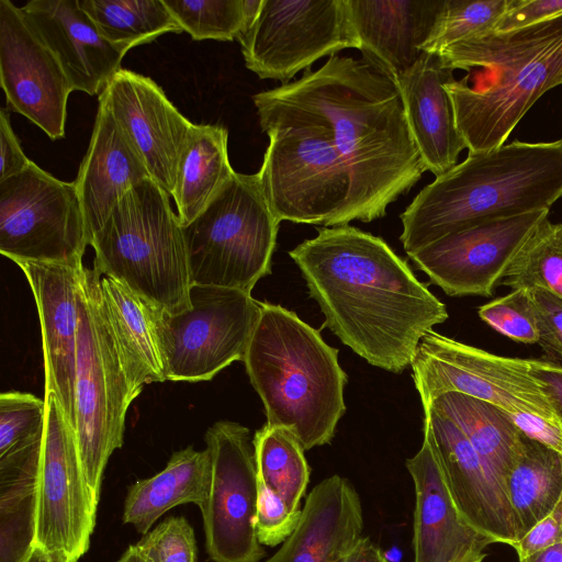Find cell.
I'll use <instances>...</instances> for the list:
<instances>
[{"label":"cell","instance_id":"1","mask_svg":"<svg viewBox=\"0 0 562 562\" xmlns=\"http://www.w3.org/2000/svg\"><path fill=\"white\" fill-rule=\"evenodd\" d=\"M317 232L289 255L325 326L368 363L401 373L447 321L446 305L382 238L348 224Z\"/></svg>","mask_w":562,"mask_h":562},{"label":"cell","instance_id":"2","mask_svg":"<svg viewBox=\"0 0 562 562\" xmlns=\"http://www.w3.org/2000/svg\"><path fill=\"white\" fill-rule=\"evenodd\" d=\"M255 95L329 130L350 176L357 221L383 217L427 170L397 83L364 59L334 55L317 70Z\"/></svg>","mask_w":562,"mask_h":562},{"label":"cell","instance_id":"3","mask_svg":"<svg viewBox=\"0 0 562 562\" xmlns=\"http://www.w3.org/2000/svg\"><path fill=\"white\" fill-rule=\"evenodd\" d=\"M562 198V138L513 140L468 157L426 186L401 214L407 255L457 231L549 210Z\"/></svg>","mask_w":562,"mask_h":562},{"label":"cell","instance_id":"4","mask_svg":"<svg viewBox=\"0 0 562 562\" xmlns=\"http://www.w3.org/2000/svg\"><path fill=\"white\" fill-rule=\"evenodd\" d=\"M439 55L452 70H485L473 87L463 78L446 89L469 153L491 150L505 144L544 92L562 85V14L510 32H488Z\"/></svg>","mask_w":562,"mask_h":562},{"label":"cell","instance_id":"5","mask_svg":"<svg viewBox=\"0 0 562 562\" xmlns=\"http://www.w3.org/2000/svg\"><path fill=\"white\" fill-rule=\"evenodd\" d=\"M338 352L294 312L261 302L243 362L267 424L288 428L304 450L330 443L346 413Z\"/></svg>","mask_w":562,"mask_h":562},{"label":"cell","instance_id":"6","mask_svg":"<svg viewBox=\"0 0 562 562\" xmlns=\"http://www.w3.org/2000/svg\"><path fill=\"white\" fill-rule=\"evenodd\" d=\"M151 178L127 191L92 238L93 269L169 313L191 307L182 224Z\"/></svg>","mask_w":562,"mask_h":562},{"label":"cell","instance_id":"7","mask_svg":"<svg viewBox=\"0 0 562 562\" xmlns=\"http://www.w3.org/2000/svg\"><path fill=\"white\" fill-rule=\"evenodd\" d=\"M268 137L259 175L278 218L335 227L355 221L351 181L329 130L311 116L252 95Z\"/></svg>","mask_w":562,"mask_h":562},{"label":"cell","instance_id":"8","mask_svg":"<svg viewBox=\"0 0 562 562\" xmlns=\"http://www.w3.org/2000/svg\"><path fill=\"white\" fill-rule=\"evenodd\" d=\"M279 223L259 175L235 171L207 206L182 225L191 284L251 293L271 272Z\"/></svg>","mask_w":562,"mask_h":562},{"label":"cell","instance_id":"9","mask_svg":"<svg viewBox=\"0 0 562 562\" xmlns=\"http://www.w3.org/2000/svg\"><path fill=\"white\" fill-rule=\"evenodd\" d=\"M100 281L94 269H83L76 370V439L86 480L98 499L109 458L123 445L125 415L133 402Z\"/></svg>","mask_w":562,"mask_h":562},{"label":"cell","instance_id":"10","mask_svg":"<svg viewBox=\"0 0 562 562\" xmlns=\"http://www.w3.org/2000/svg\"><path fill=\"white\" fill-rule=\"evenodd\" d=\"M190 303L172 314L147 302L167 381H209L243 361L261 314V302L238 289L192 284Z\"/></svg>","mask_w":562,"mask_h":562},{"label":"cell","instance_id":"11","mask_svg":"<svg viewBox=\"0 0 562 562\" xmlns=\"http://www.w3.org/2000/svg\"><path fill=\"white\" fill-rule=\"evenodd\" d=\"M86 221L75 182L31 161L0 181V252L14 262L82 265Z\"/></svg>","mask_w":562,"mask_h":562},{"label":"cell","instance_id":"12","mask_svg":"<svg viewBox=\"0 0 562 562\" xmlns=\"http://www.w3.org/2000/svg\"><path fill=\"white\" fill-rule=\"evenodd\" d=\"M423 408L457 392L487 402L509 415L530 414L562 422L528 369V359L504 357L428 331L412 362Z\"/></svg>","mask_w":562,"mask_h":562},{"label":"cell","instance_id":"13","mask_svg":"<svg viewBox=\"0 0 562 562\" xmlns=\"http://www.w3.org/2000/svg\"><path fill=\"white\" fill-rule=\"evenodd\" d=\"M237 40L250 71L283 85L317 59L360 46L347 0H261Z\"/></svg>","mask_w":562,"mask_h":562},{"label":"cell","instance_id":"14","mask_svg":"<svg viewBox=\"0 0 562 562\" xmlns=\"http://www.w3.org/2000/svg\"><path fill=\"white\" fill-rule=\"evenodd\" d=\"M46 420L32 487V546L78 561L89 550L99 499L86 480L76 434L57 397L45 393Z\"/></svg>","mask_w":562,"mask_h":562},{"label":"cell","instance_id":"15","mask_svg":"<svg viewBox=\"0 0 562 562\" xmlns=\"http://www.w3.org/2000/svg\"><path fill=\"white\" fill-rule=\"evenodd\" d=\"M204 439L212 467L200 508L207 555L213 562H259L266 550L255 525L259 477L254 437L247 427L221 420Z\"/></svg>","mask_w":562,"mask_h":562},{"label":"cell","instance_id":"16","mask_svg":"<svg viewBox=\"0 0 562 562\" xmlns=\"http://www.w3.org/2000/svg\"><path fill=\"white\" fill-rule=\"evenodd\" d=\"M549 210L483 222L408 255L449 296H493L515 256Z\"/></svg>","mask_w":562,"mask_h":562},{"label":"cell","instance_id":"17","mask_svg":"<svg viewBox=\"0 0 562 562\" xmlns=\"http://www.w3.org/2000/svg\"><path fill=\"white\" fill-rule=\"evenodd\" d=\"M0 81L9 111L29 119L53 140L65 136L74 90L56 56L10 0H0Z\"/></svg>","mask_w":562,"mask_h":562},{"label":"cell","instance_id":"18","mask_svg":"<svg viewBox=\"0 0 562 562\" xmlns=\"http://www.w3.org/2000/svg\"><path fill=\"white\" fill-rule=\"evenodd\" d=\"M102 97L143 160L150 178L170 196L179 155L191 123L149 77L120 69Z\"/></svg>","mask_w":562,"mask_h":562},{"label":"cell","instance_id":"19","mask_svg":"<svg viewBox=\"0 0 562 562\" xmlns=\"http://www.w3.org/2000/svg\"><path fill=\"white\" fill-rule=\"evenodd\" d=\"M37 306L45 371V393L54 394L76 434V370L80 284L85 267L18 261Z\"/></svg>","mask_w":562,"mask_h":562},{"label":"cell","instance_id":"20","mask_svg":"<svg viewBox=\"0 0 562 562\" xmlns=\"http://www.w3.org/2000/svg\"><path fill=\"white\" fill-rule=\"evenodd\" d=\"M424 429L462 519L493 542H516L519 531L508 497L462 430L431 408L424 411Z\"/></svg>","mask_w":562,"mask_h":562},{"label":"cell","instance_id":"21","mask_svg":"<svg viewBox=\"0 0 562 562\" xmlns=\"http://www.w3.org/2000/svg\"><path fill=\"white\" fill-rule=\"evenodd\" d=\"M406 461L415 493L414 562H479L493 541L460 516L447 488L429 434Z\"/></svg>","mask_w":562,"mask_h":562},{"label":"cell","instance_id":"22","mask_svg":"<svg viewBox=\"0 0 562 562\" xmlns=\"http://www.w3.org/2000/svg\"><path fill=\"white\" fill-rule=\"evenodd\" d=\"M23 13L63 67L74 91L100 95L126 52L108 42L79 0H31Z\"/></svg>","mask_w":562,"mask_h":562},{"label":"cell","instance_id":"23","mask_svg":"<svg viewBox=\"0 0 562 562\" xmlns=\"http://www.w3.org/2000/svg\"><path fill=\"white\" fill-rule=\"evenodd\" d=\"M363 526L358 492L348 479L331 475L310 492L296 528L265 562H341Z\"/></svg>","mask_w":562,"mask_h":562},{"label":"cell","instance_id":"24","mask_svg":"<svg viewBox=\"0 0 562 562\" xmlns=\"http://www.w3.org/2000/svg\"><path fill=\"white\" fill-rule=\"evenodd\" d=\"M363 59L396 80L418 60L445 0H347Z\"/></svg>","mask_w":562,"mask_h":562},{"label":"cell","instance_id":"25","mask_svg":"<svg viewBox=\"0 0 562 562\" xmlns=\"http://www.w3.org/2000/svg\"><path fill=\"white\" fill-rule=\"evenodd\" d=\"M454 79L439 54L423 53L397 80L408 126L427 170L439 177L467 148L446 85Z\"/></svg>","mask_w":562,"mask_h":562},{"label":"cell","instance_id":"26","mask_svg":"<svg viewBox=\"0 0 562 562\" xmlns=\"http://www.w3.org/2000/svg\"><path fill=\"white\" fill-rule=\"evenodd\" d=\"M146 178L150 176L143 160L99 97L90 143L74 181L89 245L124 194Z\"/></svg>","mask_w":562,"mask_h":562},{"label":"cell","instance_id":"27","mask_svg":"<svg viewBox=\"0 0 562 562\" xmlns=\"http://www.w3.org/2000/svg\"><path fill=\"white\" fill-rule=\"evenodd\" d=\"M211 471L206 449L200 451L189 446L175 452L164 470L128 487L123 522L144 536L158 518L177 505L193 503L201 508L209 495Z\"/></svg>","mask_w":562,"mask_h":562},{"label":"cell","instance_id":"28","mask_svg":"<svg viewBox=\"0 0 562 562\" xmlns=\"http://www.w3.org/2000/svg\"><path fill=\"white\" fill-rule=\"evenodd\" d=\"M100 288L108 322L134 401L145 384L167 381L147 313V301L108 276L101 277Z\"/></svg>","mask_w":562,"mask_h":562},{"label":"cell","instance_id":"29","mask_svg":"<svg viewBox=\"0 0 562 562\" xmlns=\"http://www.w3.org/2000/svg\"><path fill=\"white\" fill-rule=\"evenodd\" d=\"M228 132L221 125L193 124L181 148L172 191L182 225L193 221L234 175Z\"/></svg>","mask_w":562,"mask_h":562},{"label":"cell","instance_id":"30","mask_svg":"<svg viewBox=\"0 0 562 562\" xmlns=\"http://www.w3.org/2000/svg\"><path fill=\"white\" fill-rule=\"evenodd\" d=\"M428 408L446 416L462 430L505 491V480L519 456L522 439V432L509 414L457 392L437 396L424 411Z\"/></svg>","mask_w":562,"mask_h":562},{"label":"cell","instance_id":"31","mask_svg":"<svg viewBox=\"0 0 562 562\" xmlns=\"http://www.w3.org/2000/svg\"><path fill=\"white\" fill-rule=\"evenodd\" d=\"M521 538L562 501V457L522 434L519 456L505 480Z\"/></svg>","mask_w":562,"mask_h":562},{"label":"cell","instance_id":"32","mask_svg":"<svg viewBox=\"0 0 562 562\" xmlns=\"http://www.w3.org/2000/svg\"><path fill=\"white\" fill-rule=\"evenodd\" d=\"M101 35L128 52L162 34L182 30L164 0H79Z\"/></svg>","mask_w":562,"mask_h":562},{"label":"cell","instance_id":"33","mask_svg":"<svg viewBox=\"0 0 562 562\" xmlns=\"http://www.w3.org/2000/svg\"><path fill=\"white\" fill-rule=\"evenodd\" d=\"M254 445L259 480L291 509L301 510L311 469L299 439L288 428L266 423L255 432Z\"/></svg>","mask_w":562,"mask_h":562},{"label":"cell","instance_id":"34","mask_svg":"<svg viewBox=\"0 0 562 562\" xmlns=\"http://www.w3.org/2000/svg\"><path fill=\"white\" fill-rule=\"evenodd\" d=\"M501 285L544 289L562 299V223L542 221L521 246Z\"/></svg>","mask_w":562,"mask_h":562},{"label":"cell","instance_id":"35","mask_svg":"<svg viewBox=\"0 0 562 562\" xmlns=\"http://www.w3.org/2000/svg\"><path fill=\"white\" fill-rule=\"evenodd\" d=\"M192 40L233 41L251 24L261 0H164Z\"/></svg>","mask_w":562,"mask_h":562},{"label":"cell","instance_id":"36","mask_svg":"<svg viewBox=\"0 0 562 562\" xmlns=\"http://www.w3.org/2000/svg\"><path fill=\"white\" fill-rule=\"evenodd\" d=\"M507 3L508 0H445L422 50L440 54L453 44L493 32Z\"/></svg>","mask_w":562,"mask_h":562},{"label":"cell","instance_id":"37","mask_svg":"<svg viewBox=\"0 0 562 562\" xmlns=\"http://www.w3.org/2000/svg\"><path fill=\"white\" fill-rule=\"evenodd\" d=\"M45 420V400L19 391L2 392L0 395V457L43 437Z\"/></svg>","mask_w":562,"mask_h":562},{"label":"cell","instance_id":"38","mask_svg":"<svg viewBox=\"0 0 562 562\" xmlns=\"http://www.w3.org/2000/svg\"><path fill=\"white\" fill-rule=\"evenodd\" d=\"M480 318L501 335L522 344H538L539 328L527 289L512 290L477 308Z\"/></svg>","mask_w":562,"mask_h":562},{"label":"cell","instance_id":"39","mask_svg":"<svg viewBox=\"0 0 562 562\" xmlns=\"http://www.w3.org/2000/svg\"><path fill=\"white\" fill-rule=\"evenodd\" d=\"M148 562H196L194 531L182 517H168L135 544Z\"/></svg>","mask_w":562,"mask_h":562},{"label":"cell","instance_id":"40","mask_svg":"<svg viewBox=\"0 0 562 562\" xmlns=\"http://www.w3.org/2000/svg\"><path fill=\"white\" fill-rule=\"evenodd\" d=\"M301 512L291 509L282 496L259 480L255 525L262 546L282 544L296 528Z\"/></svg>","mask_w":562,"mask_h":562},{"label":"cell","instance_id":"41","mask_svg":"<svg viewBox=\"0 0 562 562\" xmlns=\"http://www.w3.org/2000/svg\"><path fill=\"white\" fill-rule=\"evenodd\" d=\"M538 328V345L562 363V299L544 289L529 290Z\"/></svg>","mask_w":562,"mask_h":562},{"label":"cell","instance_id":"42","mask_svg":"<svg viewBox=\"0 0 562 562\" xmlns=\"http://www.w3.org/2000/svg\"><path fill=\"white\" fill-rule=\"evenodd\" d=\"M558 544H562V501L551 514L537 522L510 547L516 551L519 562H530Z\"/></svg>","mask_w":562,"mask_h":562},{"label":"cell","instance_id":"43","mask_svg":"<svg viewBox=\"0 0 562 562\" xmlns=\"http://www.w3.org/2000/svg\"><path fill=\"white\" fill-rule=\"evenodd\" d=\"M562 14V0H508L493 32L503 33L535 25Z\"/></svg>","mask_w":562,"mask_h":562},{"label":"cell","instance_id":"44","mask_svg":"<svg viewBox=\"0 0 562 562\" xmlns=\"http://www.w3.org/2000/svg\"><path fill=\"white\" fill-rule=\"evenodd\" d=\"M30 160L10 123V111L0 110V181L21 173L27 168Z\"/></svg>","mask_w":562,"mask_h":562},{"label":"cell","instance_id":"45","mask_svg":"<svg viewBox=\"0 0 562 562\" xmlns=\"http://www.w3.org/2000/svg\"><path fill=\"white\" fill-rule=\"evenodd\" d=\"M509 416L524 435L554 450L562 457V422L530 414Z\"/></svg>","mask_w":562,"mask_h":562},{"label":"cell","instance_id":"46","mask_svg":"<svg viewBox=\"0 0 562 562\" xmlns=\"http://www.w3.org/2000/svg\"><path fill=\"white\" fill-rule=\"evenodd\" d=\"M528 369L562 419V363L553 360L528 359Z\"/></svg>","mask_w":562,"mask_h":562},{"label":"cell","instance_id":"47","mask_svg":"<svg viewBox=\"0 0 562 562\" xmlns=\"http://www.w3.org/2000/svg\"><path fill=\"white\" fill-rule=\"evenodd\" d=\"M341 562H391L383 550L369 537H362Z\"/></svg>","mask_w":562,"mask_h":562},{"label":"cell","instance_id":"48","mask_svg":"<svg viewBox=\"0 0 562 562\" xmlns=\"http://www.w3.org/2000/svg\"><path fill=\"white\" fill-rule=\"evenodd\" d=\"M20 562H78V560L63 551H47L38 546H32Z\"/></svg>","mask_w":562,"mask_h":562},{"label":"cell","instance_id":"49","mask_svg":"<svg viewBox=\"0 0 562 562\" xmlns=\"http://www.w3.org/2000/svg\"><path fill=\"white\" fill-rule=\"evenodd\" d=\"M530 562H562V544L550 548Z\"/></svg>","mask_w":562,"mask_h":562},{"label":"cell","instance_id":"50","mask_svg":"<svg viewBox=\"0 0 562 562\" xmlns=\"http://www.w3.org/2000/svg\"><path fill=\"white\" fill-rule=\"evenodd\" d=\"M116 562H148L137 550L135 544L130 546Z\"/></svg>","mask_w":562,"mask_h":562},{"label":"cell","instance_id":"51","mask_svg":"<svg viewBox=\"0 0 562 562\" xmlns=\"http://www.w3.org/2000/svg\"><path fill=\"white\" fill-rule=\"evenodd\" d=\"M479 562H482V561H479Z\"/></svg>","mask_w":562,"mask_h":562}]
</instances>
